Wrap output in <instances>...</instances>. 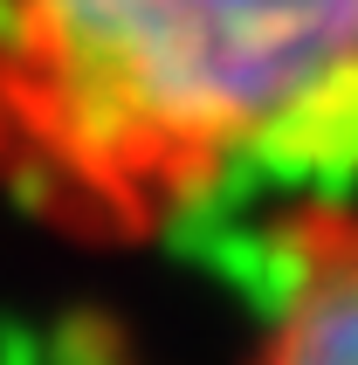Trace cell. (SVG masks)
I'll return each mask as SVG.
<instances>
[{"label": "cell", "instance_id": "1", "mask_svg": "<svg viewBox=\"0 0 358 365\" xmlns=\"http://www.w3.org/2000/svg\"><path fill=\"white\" fill-rule=\"evenodd\" d=\"M358 173V0H0V193L138 248L248 180Z\"/></svg>", "mask_w": 358, "mask_h": 365}, {"label": "cell", "instance_id": "2", "mask_svg": "<svg viewBox=\"0 0 358 365\" xmlns=\"http://www.w3.org/2000/svg\"><path fill=\"white\" fill-rule=\"evenodd\" d=\"M255 365H358V200L297 193L269 227V310Z\"/></svg>", "mask_w": 358, "mask_h": 365}]
</instances>
